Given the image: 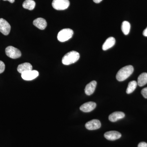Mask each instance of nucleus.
<instances>
[{
	"label": "nucleus",
	"mask_w": 147,
	"mask_h": 147,
	"mask_svg": "<svg viewBox=\"0 0 147 147\" xmlns=\"http://www.w3.org/2000/svg\"><path fill=\"white\" fill-rule=\"evenodd\" d=\"M97 83L96 81H93L87 84L85 88V93L87 95H90L94 92Z\"/></svg>",
	"instance_id": "obj_12"
},
{
	"label": "nucleus",
	"mask_w": 147,
	"mask_h": 147,
	"mask_svg": "<svg viewBox=\"0 0 147 147\" xmlns=\"http://www.w3.org/2000/svg\"><path fill=\"white\" fill-rule=\"evenodd\" d=\"M141 93L145 98H147V87L142 89Z\"/></svg>",
	"instance_id": "obj_21"
},
{
	"label": "nucleus",
	"mask_w": 147,
	"mask_h": 147,
	"mask_svg": "<svg viewBox=\"0 0 147 147\" xmlns=\"http://www.w3.org/2000/svg\"><path fill=\"white\" fill-rule=\"evenodd\" d=\"M125 116L124 113L122 112H115L110 114L109 116V120L111 122L117 121L123 118Z\"/></svg>",
	"instance_id": "obj_13"
},
{
	"label": "nucleus",
	"mask_w": 147,
	"mask_h": 147,
	"mask_svg": "<svg viewBox=\"0 0 147 147\" xmlns=\"http://www.w3.org/2000/svg\"><path fill=\"white\" fill-rule=\"evenodd\" d=\"M86 128L88 130H95L100 128L101 123L97 119H93L88 122L85 125Z\"/></svg>",
	"instance_id": "obj_8"
},
{
	"label": "nucleus",
	"mask_w": 147,
	"mask_h": 147,
	"mask_svg": "<svg viewBox=\"0 0 147 147\" xmlns=\"http://www.w3.org/2000/svg\"><path fill=\"white\" fill-rule=\"evenodd\" d=\"M138 147H147V143L145 142H142L139 143Z\"/></svg>",
	"instance_id": "obj_22"
},
{
	"label": "nucleus",
	"mask_w": 147,
	"mask_h": 147,
	"mask_svg": "<svg viewBox=\"0 0 147 147\" xmlns=\"http://www.w3.org/2000/svg\"><path fill=\"white\" fill-rule=\"evenodd\" d=\"M143 34L145 36L147 37V27L143 32Z\"/></svg>",
	"instance_id": "obj_23"
},
{
	"label": "nucleus",
	"mask_w": 147,
	"mask_h": 147,
	"mask_svg": "<svg viewBox=\"0 0 147 147\" xmlns=\"http://www.w3.org/2000/svg\"><path fill=\"white\" fill-rule=\"evenodd\" d=\"M31 70H32V66L29 63H25L21 64L18 65L17 67V71L21 74Z\"/></svg>",
	"instance_id": "obj_15"
},
{
	"label": "nucleus",
	"mask_w": 147,
	"mask_h": 147,
	"mask_svg": "<svg viewBox=\"0 0 147 147\" xmlns=\"http://www.w3.org/2000/svg\"><path fill=\"white\" fill-rule=\"evenodd\" d=\"M3 1H9L11 3H13L15 1V0H3Z\"/></svg>",
	"instance_id": "obj_25"
},
{
	"label": "nucleus",
	"mask_w": 147,
	"mask_h": 147,
	"mask_svg": "<svg viewBox=\"0 0 147 147\" xmlns=\"http://www.w3.org/2000/svg\"><path fill=\"white\" fill-rule=\"evenodd\" d=\"M137 84L140 87L143 86L147 84V73L144 72L139 76L137 80Z\"/></svg>",
	"instance_id": "obj_16"
},
{
	"label": "nucleus",
	"mask_w": 147,
	"mask_h": 147,
	"mask_svg": "<svg viewBox=\"0 0 147 147\" xmlns=\"http://www.w3.org/2000/svg\"><path fill=\"white\" fill-rule=\"evenodd\" d=\"M115 39L113 37H110L105 40L102 46V49L103 50H108L113 47L115 44Z\"/></svg>",
	"instance_id": "obj_14"
},
{
	"label": "nucleus",
	"mask_w": 147,
	"mask_h": 147,
	"mask_svg": "<svg viewBox=\"0 0 147 147\" xmlns=\"http://www.w3.org/2000/svg\"><path fill=\"white\" fill-rule=\"evenodd\" d=\"M11 30L10 25L3 18H0V32L4 35L9 34Z\"/></svg>",
	"instance_id": "obj_6"
},
{
	"label": "nucleus",
	"mask_w": 147,
	"mask_h": 147,
	"mask_svg": "<svg viewBox=\"0 0 147 147\" xmlns=\"http://www.w3.org/2000/svg\"><path fill=\"white\" fill-rule=\"evenodd\" d=\"M96 107V103L92 101H90L84 103L81 105L80 109L82 112L89 113L94 110Z\"/></svg>",
	"instance_id": "obj_9"
},
{
	"label": "nucleus",
	"mask_w": 147,
	"mask_h": 147,
	"mask_svg": "<svg viewBox=\"0 0 147 147\" xmlns=\"http://www.w3.org/2000/svg\"><path fill=\"white\" fill-rule=\"evenodd\" d=\"M39 73L36 70H30L21 74L22 79L26 81H31L38 76Z\"/></svg>",
	"instance_id": "obj_7"
},
{
	"label": "nucleus",
	"mask_w": 147,
	"mask_h": 147,
	"mask_svg": "<svg viewBox=\"0 0 147 147\" xmlns=\"http://www.w3.org/2000/svg\"><path fill=\"white\" fill-rule=\"evenodd\" d=\"M5 69V65L2 61H0V74L3 73Z\"/></svg>",
	"instance_id": "obj_20"
},
{
	"label": "nucleus",
	"mask_w": 147,
	"mask_h": 147,
	"mask_svg": "<svg viewBox=\"0 0 147 147\" xmlns=\"http://www.w3.org/2000/svg\"><path fill=\"white\" fill-rule=\"evenodd\" d=\"M80 55L78 52L72 51L67 53L64 56L62 60V62L65 65H69L75 63L79 60Z\"/></svg>",
	"instance_id": "obj_2"
},
{
	"label": "nucleus",
	"mask_w": 147,
	"mask_h": 147,
	"mask_svg": "<svg viewBox=\"0 0 147 147\" xmlns=\"http://www.w3.org/2000/svg\"><path fill=\"white\" fill-rule=\"evenodd\" d=\"M73 34V31L71 29L69 28L63 29L58 33V40L60 42H65L72 37Z\"/></svg>",
	"instance_id": "obj_3"
},
{
	"label": "nucleus",
	"mask_w": 147,
	"mask_h": 147,
	"mask_svg": "<svg viewBox=\"0 0 147 147\" xmlns=\"http://www.w3.org/2000/svg\"><path fill=\"white\" fill-rule=\"evenodd\" d=\"M133 71L134 67L132 65L125 66L118 71L116 78L119 82H123L127 79L132 74Z\"/></svg>",
	"instance_id": "obj_1"
},
{
	"label": "nucleus",
	"mask_w": 147,
	"mask_h": 147,
	"mask_svg": "<svg viewBox=\"0 0 147 147\" xmlns=\"http://www.w3.org/2000/svg\"><path fill=\"white\" fill-rule=\"evenodd\" d=\"M137 85L138 84H137V82L136 81H132L129 82L127 88V94H129L132 93L137 88Z\"/></svg>",
	"instance_id": "obj_19"
},
{
	"label": "nucleus",
	"mask_w": 147,
	"mask_h": 147,
	"mask_svg": "<svg viewBox=\"0 0 147 147\" xmlns=\"http://www.w3.org/2000/svg\"><path fill=\"white\" fill-rule=\"evenodd\" d=\"M93 1L95 3H100V2L102 1V0H93Z\"/></svg>",
	"instance_id": "obj_24"
},
{
	"label": "nucleus",
	"mask_w": 147,
	"mask_h": 147,
	"mask_svg": "<svg viewBox=\"0 0 147 147\" xmlns=\"http://www.w3.org/2000/svg\"><path fill=\"white\" fill-rule=\"evenodd\" d=\"M5 53L7 56L11 59H16L20 57L21 53L17 48L12 46H9L5 49Z\"/></svg>",
	"instance_id": "obj_5"
},
{
	"label": "nucleus",
	"mask_w": 147,
	"mask_h": 147,
	"mask_svg": "<svg viewBox=\"0 0 147 147\" xmlns=\"http://www.w3.org/2000/svg\"><path fill=\"white\" fill-rule=\"evenodd\" d=\"M130 24L127 21H124L121 25V30L123 33L125 35L128 34L130 31Z\"/></svg>",
	"instance_id": "obj_18"
},
{
	"label": "nucleus",
	"mask_w": 147,
	"mask_h": 147,
	"mask_svg": "<svg viewBox=\"0 0 147 147\" xmlns=\"http://www.w3.org/2000/svg\"><path fill=\"white\" fill-rule=\"evenodd\" d=\"M121 137V134L120 132L116 131H110L105 132L104 137L110 141H115L119 139Z\"/></svg>",
	"instance_id": "obj_10"
},
{
	"label": "nucleus",
	"mask_w": 147,
	"mask_h": 147,
	"mask_svg": "<svg viewBox=\"0 0 147 147\" xmlns=\"http://www.w3.org/2000/svg\"><path fill=\"white\" fill-rule=\"evenodd\" d=\"M35 5V2L33 0H26L23 4V7L24 8L30 10H33Z\"/></svg>",
	"instance_id": "obj_17"
},
{
	"label": "nucleus",
	"mask_w": 147,
	"mask_h": 147,
	"mask_svg": "<svg viewBox=\"0 0 147 147\" xmlns=\"http://www.w3.org/2000/svg\"><path fill=\"white\" fill-rule=\"evenodd\" d=\"M70 3L69 0H53L52 6L56 10H63L69 6Z\"/></svg>",
	"instance_id": "obj_4"
},
{
	"label": "nucleus",
	"mask_w": 147,
	"mask_h": 147,
	"mask_svg": "<svg viewBox=\"0 0 147 147\" xmlns=\"http://www.w3.org/2000/svg\"><path fill=\"white\" fill-rule=\"evenodd\" d=\"M33 25L38 28L43 30L47 27V23L44 18H38L35 19L33 21Z\"/></svg>",
	"instance_id": "obj_11"
}]
</instances>
